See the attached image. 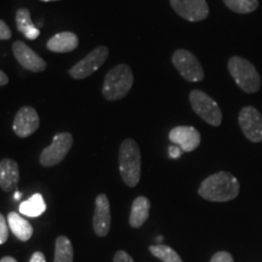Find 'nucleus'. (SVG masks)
<instances>
[{"label": "nucleus", "instance_id": "19", "mask_svg": "<svg viewBox=\"0 0 262 262\" xmlns=\"http://www.w3.org/2000/svg\"><path fill=\"white\" fill-rule=\"evenodd\" d=\"M15 21L18 31L29 40H35L39 37V34H40V31L32 22L31 12H29L27 8H21L17 10Z\"/></svg>", "mask_w": 262, "mask_h": 262}, {"label": "nucleus", "instance_id": "21", "mask_svg": "<svg viewBox=\"0 0 262 262\" xmlns=\"http://www.w3.org/2000/svg\"><path fill=\"white\" fill-rule=\"evenodd\" d=\"M73 247L70 239L60 235L55 244L54 262H73Z\"/></svg>", "mask_w": 262, "mask_h": 262}, {"label": "nucleus", "instance_id": "34", "mask_svg": "<svg viewBox=\"0 0 262 262\" xmlns=\"http://www.w3.org/2000/svg\"><path fill=\"white\" fill-rule=\"evenodd\" d=\"M157 241H158V242H162V241H163V237H158V238H157Z\"/></svg>", "mask_w": 262, "mask_h": 262}, {"label": "nucleus", "instance_id": "22", "mask_svg": "<svg viewBox=\"0 0 262 262\" xmlns=\"http://www.w3.org/2000/svg\"><path fill=\"white\" fill-rule=\"evenodd\" d=\"M149 251L152 253V255H155L156 257H158L163 262H183L180 255L172 248L168 247V245H150Z\"/></svg>", "mask_w": 262, "mask_h": 262}, {"label": "nucleus", "instance_id": "20", "mask_svg": "<svg viewBox=\"0 0 262 262\" xmlns=\"http://www.w3.org/2000/svg\"><path fill=\"white\" fill-rule=\"evenodd\" d=\"M45 210H47V204L40 193H35L27 201L19 204V212L28 217H38L42 212H45Z\"/></svg>", "mask_w": 262, "mask_h": 262}, {"label": "nucleus", "instance_id": "7", "mask_svg": "<svg viewBox=\"0 0 262 262\" xmlns=\"http://www.w3.org/2000/svg\"><path fill=\"white\" fill-rule=\"evenodd\" d=\"M172 64L175 66L181 77L187 81L196 83L204 79V70L201 62L191 51L183 49L176 50L172 55Z\"/></svg>", "mask_w": 262, "mask_h": 262}, {"label": "nucleus", "instance_id": "26", "mask_svg": "<svg viewBox=\"0 0 262 262\" xmlns=\"http://www.w3.org/2000/svg\"><path fill=\"white\" fill-rule=\"evenodd\" d=\"M12 37V32L4 21L0 19V40H9Z\"/></svg>", "mask_w": 262, "mask_h": 262}, {"label": "nucleus", "instance_id": "12", "mask_svg": "<svg viewBox=\"0 0 262 262\" xmlns=\"http://www.w3.org/2000/svg\"><path fill=\"white\" fill-rule=\"evenodd\" d=\"M12 52H14L16 60L25 70L34 72V73H40L47 70V62L35 54L24 41H15L12 45Z\"/></svg>", "mask_w": 262, "mask_h": 262}, {"label": "nucleus", "instance_id": "33", "mask_svg": "<svg viewBox=\"0 0 262 262\" xmlns=\"http://www.w3.org/2000/svg\"><path fill=\"white\" fill-rule=\"evenodd\" d=\"M41 2H45V3H48V2H58V0H41Z\"/></svg>", "mask_w": 262, "mask_h": 262}, {"label": "nucleus", "instance_id": "16", "mask_svg": "<svg viewBox=\"0 0 262 262\" xmlns=\"http://www.w3.org/2000/svg\"><path fill=\"white\" fill-rule=\"evenodd\" d=\"M79 45V39L77 34L72 32H62L55 34L47 42V48L56 54H66L75 50Z\"/></svg>", "mask_w": 262, "mask_h": 262}, {"label": "nucleus", "instance_id": "11", "mask_svg": "<svg viewBox=\"0 0 262 262\" xmlns=\"http://www.w3.org/2000/svg\"><path fill=\"white\" fill-rule=\"evenodd\" d=\"M40 125L38 112L33 107H22L18 110L14 118L12 129L18 137L26 139V137L33 135Z\"/></svg>", "mask_w": 262, "mask_h": 262}, {"label": "nucleus", "instance_id": "23", "mask_svg": "<svg viewBox=\"0 0 262 262\" xmlns=\"http://www.w3.org/2000/svg\"><path fill=\"white\" fill-rule=\"evenodd\" d=\"M226 6L237 14H250L258 6L257 0H224Z\"/></svg>", "mask_w": 262, "mask_h": 262}, {"label": "nucleus", "instance_id": "29", "mask_svg": "<svg viewBox=\"0 0 262 262\" xmlns=\"http://www.w3.org/2000/svg\"><path fill=\"white\" fill-rule=\"evenodd\" d=\"M29 262H47V258H45L44 254L40 253V251H35V253L32 255Z\"/></svg>", "mask_w": 262, "mask_h": 262}, {"label": "nucleus", "instance_id": "27", "mask_svg": "<svg viewBox=\"0 0 262 262\" xmlns=\"http://www.w3.org/2000/svg\"><path fill=\"white\" fill-rule=\"evenodd\" d=\"M113 262H135V261L133 260V257H131L126 251L119 250L117 251L116 255H114Z\"/></svg>", "mask_w": 262, "mask_h": 262}, {"label": "nucleus", "instance_id": "32", "mask_svg": "<svg viewBox=\"0 0 262 262\" xmlns=\"http://www.w3.org/2000/svg\"><path fill=\"white\" fill-rule=\"evenodd\" d=\"M14 198H15V199H17V201H18V199L21 198V193H19V192H16V193H15V195H14Z\"/></svg>", "mask_w": 262, "mask_h": 262}, {"label": "nucleus", "instance_id": "8", "mask_svg": "<svg viewBox=\"0 0 262 262\" xmlns=\"http://www.w3.org/2000/svg\"><path fill=\"white\" fill-rule=\"evenodd\" d=\"M108 55H110V50H108L107 47H103V45L97 47L89 52L86 57H84L78 63H75L68 71V73L74 79H85V78L94 74L106 62Z\"/></svg>", "mask_w": 262, "mask_h": 262}, {"label": "nucleus", "instance_id": "31", "mask_svg": "<svg viewBox=\"0 0 262 262\" xmlns=\"http://www.w3.org/2000/svg\"><path fill=\"white\" fill-rule=\"evenodd\" d=\"M0 262H17L15 260L14 257H11V256H5V257H3L2 260H0Z\"/></svg>", "mask_w": 262, "mask_h": 262}, {"label": "nucleus", "instance_id": "10", "mask_svg": "<svg viewBox=\"0 0 262 262\" xmlns=\"http://www.w3.org/2000/svg\"><path fill=\"white\" fill-rule=\"evenodd\" d=\"M179 16L191 22H199L208 17L209 5L205 0H170Z\"/></svg>", "mask_w": 262, "mask_h": 262}, {"label": "nucleus", "instance_id": "15", "mask_svg": "<svg viewBox=\"0 0 262 262\" xmlns=\"http://www.w3.org/2000/svg\"><path fill=\"white\" fill-rule=\"evenodd\" d=\"M18 181V164L12 159H3L0 162V188L5 192H11L17 187Z\"/></svg>", "mask_w": 262, "mask_h": 262}, {"label": "nucleus", "instance_id": "25", "mask_svg": "<svg viewBox=\"0 0 262 262\" xmlns=\"http://www.w3.org/2000/svg\"><path fill=\"white\" fill-rule=\"evenodd\" d=\"M210 262H233V257L227 251H219L211 257Z\"/></svg>", "mask_w": 262, "mask_h": 262}, {"label": "nucleus", "instance_id": "3", "mask_svg": "<svg viewBox=\"0 0 262 262\" xmlns=\"http://www.w3.org/2000/svg\"><path fill=\"white\" fill-rule=\"evenodd\" d=\"M134 84V74L129 66L118 64L104 78L102 94L107 101L122 100L129 94Z\"/></svg>", "mask_w": 262, "mask_h": 262}, {"label": "nucleus", "instance_id": "2", "mask_svg": "<svg viewBox=\"0 0 262 262\" xmlns=\"http://www.w3.org/2000/svg\"><path fill=\"white\" fill-rule=\"evenodd\" d=\"M119 171L124 183L135 187L141 178V152L135 140L125 139L119 148Z\"/></svg>", "mask_w": 262, "mask_h": 262}, {"label": "nucleus", "instance_id": "24", "mask_svg": "<svg viewBox=\"0 0 262 262\" xmlns=\"http://www.w3.org/2000/svg\"><path fill=\"white\" fill-rule=\"evenodd\" d=\"M4 215L0 214V245L4 244L9 238V227Z\"/></svg>", "mask_w": 262, "mask_h": 262}, {"label": "nucleus", "instance_id": "5", "mask_svg": "<svg viewBox=\"0 0 262 262\" xmlns=\"http://www.w3.org/2000/svg\"><path fill=\"white\" fill-rule=\"evenodd\" d=\"M189 102L193 111L204 122L212 126H219L222 123V112L219 104L212 98L201 90H192L189 94Z\"/></svg>", "mask_w": 262, "mask_h": 262}, {"label": "nucleus", "instance_id": "17", "mask_svg": "<svg viewBox=\"0 0 262 262\" xmlns=\"http://www.w3.org/2000/svg\"><path fill=\"white\" fill-rule=\"evenodd\" d=\"M150 203L146 196H137L131 206L129 224L133 228H139L147 221L149 216Z\"/></svg>", "mask_w": 262, "mask_h": 262}, {"label": "nucleus", "instance_id": "28", "mask_svg": "<svg viewBox=\"0 0 262 262\" xmlns=\"http://www.w3.org/2000/svg\"><path fill=\"white\" fill-rule=\"evenodd\" d=\"M181 153H182V149L180 148L179 146L172 145V146L169 147V156H170V158L178 159V158H180V157H181Z\"/></svg>", "mask_w": 262, "mask_h": 262}, {"label": "nucleus", "instance_id": "9", "mask_svg": "<svg viewBox=\"0 0 262 262\" xmlns=\"http://www.w3.org/2000/svg\"><path fill=\"white\" fill-rule=\"evenodd\" d=\"M239 126L244 133L245 137L251 142L262 141V114L256 108L248 106L241 111L238 117Z\"/></svg>", "mask_w": 262, "mask_h": 262}, {"label": "nucleus", "instance_id": "1", "mask_svg": "<svg viewBox=\"0 0 262 262\" xmlns=\"http://www.w3.org/2000/svg\"><path fill=\"white\" fill-rule=\"evenodd\" d=\"M238 180L232 173L220 171L206 178L198 189L199 195L210 202H229L239 194Z\"/></svg>", "mask_w": 262, "mask_h": 262}, {"label": "nucleus", "instance_id": "4", "mask_svg": "<svg viewBox=\"0 0 262 262\" xmlns=\"http://www.w3.org/2000/svg\"><path fill=\"white\" fill-rule=\"evenodd\" d=\"M228 71L244 93H257L261 88V77L255 66L243 57L233 56L228 61Z\"/></svg>", "mask_w": 262, "mask_h": 262}, {"label": "nucleus", "instance_id": "18", "mask_svg": "<svg viewBox=\"0 0 262 262\" xmlns=\"http://www.w3.org/2000/svg\"><path fill=\"white\" fill-rule=\"evenodd\" d=\"M8 224L15 237L21 242H27L33 235V227L26 219L17 212H10L8 215Z\"/></svg>", "mask_w": 262, "mask_h": 262}, {"label": "nucleus", "instance_id": "30", "mask_svg": "<svg viewBox=\"0 0 262 262\" xmlns=\"http://www.w3.org/2000/svg\"><path fill=\"white\" fill-rule=\"evenodd\" d=\"M8 83H9L8 75H6L3 71H0V88L5 86Z\"/></svg>", "mask_w": 262, "mask_h": 262}, {"label": "nucleus", "instance_id": "6", "mask_svg": "<svg viewBox=\"0 0 262 262\" xmlns=\"http://www.w3.org/2000/svg\"><path fill=\"white\" fill-rule=\"evenodd\" d=\"M73 145V136L70 133H60L55 135L51 145L42 149L39 162L45 168L57 165L67 157Z\"/></svg>", "mask_w": 262, "mask_h": 262}, {"label": "nucleus", "instance_id": "14", "mask_svg": "<svg viewBox=\"0 0 262 262\" xmlns=\"http://www.w3.org/2000/svg\"><path fill=\"white\" fill-rule=\"evenodd\" d=\"M94 232L98 237H106L111 228V208L107 195L101 193L95 201V212L93 219Z\"/></svg>", "mask_w": 262, "mask_h": 262}, {"label": "nucleus", "instance_id": "13", "mask_svg": "<svg viewBox=\"0 0 262 262\" xmlns=\"http://www.w3.org/2000/svg\"><path fill=\"white\" fill-rule=\"evenodd\" d=\"M172 145L179 146L182 152H192L201 145V134L193 126H176L169 133Z\"/></svg>", "mask_w": 262, "mask_h": 262}]
</instances>
